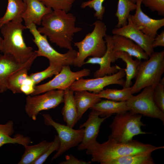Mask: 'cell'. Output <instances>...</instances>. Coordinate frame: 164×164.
Instances as JSON below:
<instances>
[{"mask_svg": "<svg viewBox=\"0 0 164 164\" xmlns=\"http://www.w3.org/2000/svg\"><path fill=\"white\" fill-rule=\"evenodd\" d=\"M76 21V17L72 13L60 9L53 10L43 17L42 26L37 30L60 48L72 50L74 34L82 30L75 26Z\"/></svg>", "mask_w": 164, "mask_h": 164, "instance_id": "1", "label": "cell"}, {"mask_svg": "<svg viewBox=\"0 0 164 164\" xmlns=\"http://www.w3.org/2000/svg\"><path fill=\"white\" fill-rule=\"evenodd\" d=\"M164 148L163 145L156 146L133 139L122 142L108 138V140L104 143L97 142L87 149L86 152L91 155L92 161L106 164L110 160L121 156L141 152L152 153Z\"/></svg>", "mask_w": 164, "mask_h": 164, "instance_id": "2", "label": "cell"}, {"mask_svg": "<svg viewBox=\"0 0 164 164\" xmlns=\"http://www.w3.org/2000/svg\"><path fill=\"white\" fill-rule=\"evenodd\" d=\"M19 18L8 22L0 27L3 36L2 49L3 54H9L19 63L24 64L29 61L36 53L33 48L27 46L23 36V31L27 29Z\"/></svg>", "mask_w": 164, "mask_h": 164, "instance_id": "3", "label": "cell"}, {"mask_svg": "<svg viewBox=\"0 0 164 164\" xmlns=\"http://www.w3.org/2000/svg\"><path fill=\"white\" fill-rule=\"evenodd\" d=\"M93 25L94 28L91 32L87 34L81 41L74 43V46L78 49L73 62L75 67H80L84 65L87 57H101L106 51V42L104 39L107 35L105 24L98 20Z\"/></svg>", "mask_w": 164, "mask_h": 164, "instance_id": "4", "label": "cell"}, {"mask_svg": "<svg viewBox=\"0 0 164 164\" xmlns=\"http://www.w3.org/2000/svg\"><path fill=\"white\" fill-rule=\"evenodd\" d=\"M164 72V50L154 52L148 59L141 62L135 80L132 87V94L144 88L155 87L159 82Z\"/></svg>", "mask_w": 164, "mask_h": 164, "instance_id": "5", "label": "cell"}, {"mask_svg": "<svg viewBox=\"0 0 164 164\" xmlns=\"http://www.w3.org/2000/svg\"><path fill=\"white\" fill-rule=\"evenodd\" d=\"M142 116L130 111L116 114L109 126L111 133L108 138L126 142L132 140L136 135L149 133L141 129L142 126L145 125L141 121Z\"/></svg>", "mask_w": 164, "mask_h": 164, "instance_id": "6", "label": "cell"}, {"mask_svg": "<svg viewBox=\"0 0 164 164\" xmlns=\"http://www.w3.org/2000/svg\"><path fill=\"white\" fill-rule=\"evenodd\" d=\"M33 37L32 40L36 44L37 50L35 51L37 56L46 58L49 63H52L62 67L64 66H73L77 51L72 49L68 50L67 52L61 53L54 49L49 43L47 37L40 33L36 25L32 23L27 27Z\"/></svg>", "mask_w": 164, "mask_h": 164, "instance_id": "7", "label": "cell"}, {"mask_svg": "<svg viewBox=\"0 0 164 164\" xmlns=\"http://www.w3.org/2000/svg\"><path fill=\"white\" fill-rule=\"evenodd\" d=\"M155 87L149 86L136 95H132L126 101L130 111L145 116L155 118L164 123V112L155 104L153 98Z\"/></svg>", "mask_w": 164, "mask_h": 164, "instance_id": "8", "label": "cell"}, {"mask_svg": "<svg viewBox=\"0 0 164 164\" xmlns=\"http://www.w3.org/2000/svg\"><path fill=\"white\" fill-rule=\"evenodd\" d=\"M44 124L53 127L56 130L60 141L58 150L52 158L56 159L70 148L78 146L82 141L84 128L74 129L67 125H65L55 121L49 114H43Z\"/></svg>", "mask_w": 164, "mask_h": 164, "instance_id": "9", "label": "cell"}, {"mask_svg": "<svg viewBox=\"0 0 164 164\" xmlns=\"http://www.w3.org/2000/svg\"><path fill=\"white\" fill-rule=\"evenodd\" d=\"M64 91H49L43 94L28 95L26 98L25 110L28 116L35 121L40 112L54 108L63 102Z\"/></svg>", "mask_w": 164, "mask_h": 164, "instance_id": "10", "label": "cell"}, {"mask_svg": "<svg viewBox=\"0 0 164 164\" xmlns=\"http://www.w3.org/2000/svg\"><path fill=\"white\" fill-rule=\"evenodd\" d=\"M90 73V70L88 69L84 68L73 72L70 66H63L60 72L52 79L45 84L35 86L34 91L31 95L41 94L52 90H64L69 88L76 80L88 76Z\"/></svg>", "mask_w": 164, "mask_h": 164, "instance_id": "11", "label": "cell"}, {"mask_svg": "<svg viewBox=\"0 0 164 164\" xmlns=\"http://www.w3.org/2000/svg\"><path fill=\"white\" fill-rule=\"evenodd\" d=\"M125 76L124 69L121 68L117 73L111 75L91 79L81 78L75 81L69 88L74 92L85 90L97 94L105 87L110 85L118 84L123 87L125 84L123 78Z\"/></svg>", "mask_w": 164, "mask_h": 164, "instance_id": "12", "label": "cell"}, {"mask_svg": "<svg viewBox=\"0 0 164 164\" xmlns=\"http://www.w3.org/2000/svg\"><path fill=\"white\" fill-rule=\"evenodd\" d=\"M104 39L106 42L107 50L104 55L101 57L89 58L84 64V65L92 64L99 65V68L94 73V77L95 78L114 74L121 68L116 65L111 66V63L115 62L116 60L113 50L112 36L106 35L104 37Z\"/></svg>", "mask_w": 164, "mask_h": 164, "instance_id": "13", "label": "cell"}, {"mask_svg": "<svg viewBox=\"0 0 164 164\" xmlns=\"http://www.w3.org/2000/svg\"><path fill=\"white\" fill-rule=\"evenodd\" d=\"M87 120L80 126L79 128H84V134L81 142L77 148L79 151L87 149L92 147L97 142L96 139L98 136L100 126L107 118L110 117H100L96 111L91 110Z\"/></svg>", "mask_w": 164, "mask_h": 164, "instance_id": "14", "label": "cell"}, {"mask_svg": "<svg viewBox=\"0 0 164 164\" xmlns=\"http://www.w3.org/2000/svg\"><path fill=\"white\" fill-rule=\"evenodd\" d=\"M142 0H136V9L134 15H129L132 23L142 32L154 39L158 31L164 26V18L154 19L145 13L141 9Z\"/></svg>", "mask_w": 164, "mask_h": 164, "instance_id": "15", "label": "cell"}, {"mask_svg": "<svg viewBox=\"0 0 164 164\" xmlns=\"http://www.w3.org/2000/svg\"><path fill=\"white\" fill-rule=\"evenodd\" d=\"M128 21L126 25L113 29L112 34L129 39L140 46L149 57L154 52L152 46L154 39L147 36L138 29L132 23L129 16Z\"/></svg>", "mask_w": 164, "mask_h": 164, "instance_id": "16", "label": "cell"}, {"mask_svg": "<svg viewBox=\"0 0 164 164\" xmlns=\"http://www.w3.org/2000/svg\"><path fill=\"white\" fill-rule=\"evenodd\" d=\"M37 54L28 62L22 64L18 62L12 55L9 54H0V93L7 90L6 83L7 79L13 73L24 68L30 69L36 58Z\"/></svg>", "mask_w": 164, "mask_h": 164, "instance_id": "17", "label": "cell"}, {"mask_svg": "<svg viewBox=\"0 0 164 164\" xmlns=\"http://www.w3.org/2000/svg\"><path fill=\"white\" fill-rule=\"evenodd\" d=\"M26 5V9L22 16L26 26L32 23L40 25L42 18L53 11L39 0H23Z\"/></svg>", "mask_w": 164, "mask_h": 164, "instance_id": "18", "label": "cell"}, {"mask_svg": "<svg viewBox=\"0 0 164 164\" xmlns=\"http://www.w3.org/2000/svg\"><path fill=\"white\" fill-rule=\"evenodd\" d=\"M112 38L114 52H124L140 60L149 58L140 46L129 39L118 35H113Z\"/></svg>", "mask_w": 164, "mask_h": 164, "instance_id": "19", "label": "cell"}, {"mask_svg": "<svg viewBox=\"0 0 164 164\" xmlns=\"http://www.w3.org/2000/svg\"><path fill=\"white\" fill-rule=\"evenodd\" d=\"M15 132L12 121H8L5 124H0V147L7 144H18L24 146L32 143L28 136L17 134L13 137L11 136Z\"/></svg>", "mask_w": 164, "mask_h": 164, "instance_id": "20", "label": "cell"}, {"mask_svg": "<svg viewBox=\"0 0 164 164\" xmlns=\"http://www.w3.org/2000/svg\"><path fill=\"white\" fill-rule=\"evenodd\" d=\"M64 106L61 111L63 119L67 125L73 128L78 121L74 97V92L69 88L64 90Z\"/></svg>", "mask_w": 164, "mask_h": 164, "instance_id": "21", "label": "cell"}, {"mask_svg": "<svg viewBox=\"0 0 164 164\" xmlns=\"http://www.w3.org/2000/svg\"><path fill=\"white\" fill-rule=\"evenodd\" d=\"M74 97L78 120L82 118L88 109L101 100V98L99 97L97 94L91 93L85 90L74 92Z\"/></svg>", "mask_w": 164, "mask_h": 164, "instance_id": "22", "label": "cell"}, {"mask_svg": "<svg viewBox=\"0 0 164 164\" xmlns=\"http://www.w3.org/2000/svg\"><path fill=\"white\" fill-rule=\"evenodd\" d=\"M90 109L96 111L101 117L110 116L113 114L122 113L129 111L126 101H116L108 99L101 100Z\"/></svg>", "mask_w": 164, "mask_h": 164, "instance_id": "23", "label": "cell"}, {"mask_svg": "<svg viewBox=\"0 0 164 164\" xmlns=\"http://www.w3.org/2000/svg\"><path fill=\"white\" fill-rule=\"evenodd\" d=\"M114 55L116 60L121 59L126 63V68L124 69L126 78L123 87H131L132 80L135 77L137 74L141 60L137 59L134 60L132 56L121 51L114 52Z\"/></svg>", "mask_w": 164, "mask_h": 164, "instance_id": "24", "label": "cell"}, {"mask_svg": "<svg viewBox=\"0 0 164 164\" xmlns=\"http://www.w3.org/2000/svg\"><path fill=\"white\" fill-rule=\"evenodd\" d=\"M51 142L42 141L32 145L24 146L25 150L18 164H33L50 146Z\"/></svg>", "mask_w": 164, "mask_h": 164, "instance_id": "25", "label": "cell"}, {"mask_svg": "<svg viewBox=\"0 0 164 164\" xmlns=\"http://www.w3.org/2000/svg\"><path fill=\"white\" fill-rule=\"evenodd\" d=\"M26 5L23 0H8L6 12L0 18V27L3 24L13 20L22 18L26 9Z\"/></svg>", "mask_w": 164, "mask_h": 164, "instance_id": "26", "label": "cell"}, {"mask_svg": "<svg viewBox=\"0 0 164 164\" xmlns=\"http://www.w3.org/2000/svg\"><path fill=\"white\" fill-rule=\"evenodd\" d=\"M151 152L131 154L113 159L106 164H154Z\"/></svg>", "mask_w": 164, "mask_h": 164, "instance_id": "27", "label": "cell"}, {"mask_svg": "<svg viewBox=\"0 0 164 164\" xmlns=\"http://www.w3.org/2000/svg\"><path fill=\"white\" fill-rule=\"evenodd\" d=\"M136 9V5L131 0H118L117 9L115 14L118 22L115 28H120L126 25L131 12Z\"/></svg>", "mask_w": 164, "mask_h": 164, "instance_id": "28", "label": "cell"}, {"mask_svg": "<svg viewBox=\"0 0 164 164\" xmlns=\"http://www.w3.org/2000/svg\"><path fill=\"white\" fill-rule=\"evenodd\" d=\"M30 69L24 68L12 74L7 79L6 86L7 90L14 94L21 93L20 87L25 81L29 77L28 71Z\"/></svg>", "mask_w": 164, "mask_h": 164, "instance_id": "29", "label": "cell"}, {"mask_svg": "<svg viewBox=\"0 0 164 164\" xmlns=\"http://www.w3.org/2000/svg\"><path fill=\"white\" fill-rule=\"evenodd\" d=\"M132 87H123L121 89L107 88L97 94L100 98L116 101H126L133 94Z\"/></svg>", "mask_w": 164, "mask_h": 164, "instance_id": "30", "label": "cell"}, {"mask_svg": "<svg viewBox=\"0 0 164 164\" xmlns=\"http://www.w3.org/2000/svg\"><path fill=\"white\" fill-rule=\"evenodd\" d=\"M62 68L61 66L50 63L49 66L44 70L32 73L29 76L36 85L48 78L57 75L60 72Z\"/></svg>", "mask_w": 164, "mask_h": 164, "instance_id": "31", "label": "cell"}, {"mask_svg": "<svg viewBox=\"0 0 164 164\" xmlns=\"http://www.w3.org/2000/svg\"><path fill=\"white\" fill-rule=\"evenodd\" d=\"M53 10L60 9L68 12L76 0H39Z\"/></svg>", "mask_w": 164, "mask_h": 164, "instance_id": "32", "label": "cell"}, {"mask_svg": "<svg viewBox=\"0 0 164 164\" xmlns=\"http://www.w3.org/2000/svg\"><path fill=\"white\" fill-rule=\"evenodd\" d=\"M105 0H89L82 2L80 6L84 9L88 7L93 9L95 11L94 16L98 20H102L105 12V7L103 4Z\"/></svg>", "mask_w": 164, "mask_h": 164, "instance_id": "33", "label": "cell"}, {"mask_svg": "<svg viewBox=\"0 0 164 164\" xmlns=\"http://www.w3.org/2000/svg\"><path fill=\"white\" fill-rule=\"evenodd\" d=\"M154 101L158 108L164 112V79H161L153 92Z\"/></svg>", "mask_w": 164, "mask_h": 164, "instance_id": "34", "label": "cell"}, {"mask_svg": "<svg viewBox=\"0 0 164 164\" xmlns=\"http://www.w3.org/2000/svg\"><path fill=\"white\" fill-rule=\"evenodd\" d=\"M60 141L58 135H55L54 140L44 153L33 164H42L46 161L49 156L54 151H57L60 147Z\"/></svg>", "mask_w": 164, "mask_h": 164, "instance_id": "35", "label": "cell"}, {"mask_svg": "<svg viewBox=\"0 0 164 164\" xmlns=\"http://www.w3.org/2000/svg\"><path fill=\"white\" fill-rule=\"evenodd\" d=\"M142 3L151 11L164 16V0H142Z\"/></svg>", "mask_w": 164, "mask_h": 164, "instance_id": "36", "label": "cell"}, {"mask_svg": "<svg viewBox=\"0 0 164 164\" xmlns=\"http://www.w3.org/2000/svg\"><path fill=\"white\" fill-rule=\"evenodd\" d=\"M35 86L29 76L21 87V92L27 95H31L34 91Z\"/></svg>", "mask_w": 164, "mask_h": 164, "instance_id": "37", "label": "cell"}, {"mask_svg": "<svg viewBox=\"0 0 164 164\" xmlns=\"http://www.w3.org/2000/svg\"><path fill=\"white\" fill-rule=\"evenodd\" d=\"M91 161H85L79 160L73 155L70 154L67 155L65 156V160L59 163L60 164H90Z\"/></svg>", "mask_w": 164, "mask_h": 164, "instance_id": "38", "label": "cell"}, {"mask_svg": "<svg viewBox=\"0 0 164 164\" xmlns=\"http://www.w3.org/2000/svg\"><path fill=\"white\" fill-rule=\"evenodd\" d=\"M153 48L158 46H164V30H162L159 34L157 35L154 39L152 43Z\"/></svg>", "mask_w": 164, "mask_h": 164, "instance_id": "39", "label": "cell"}, {"mask_svg": "<svg viewBox=\"0 0 164 164\" xmlns=\"http://www.w3.org/2000/svg\"><path fill=\"white\" fill-rule=\"evenodd\" d=\"M3 39L0 36V51H1L3 44Z\"/></svg>", "mask_w": 164, "mask_h": 164, "instance_id": "40", "label": "cell"}, {"mask_svg": "<svg viewBox=\"0 0 164 164\" xmlns=\"http://www.w3.org/2000/svg\"><path fill=\"white\" fill-rule=\"evenodd\" d=\"M132 2L134 3H136V0H131Z\"/></svg>", "mask_w": 164, "mask_h": 164, "instance_id": "41", "label": "cell"}]
</instances>
